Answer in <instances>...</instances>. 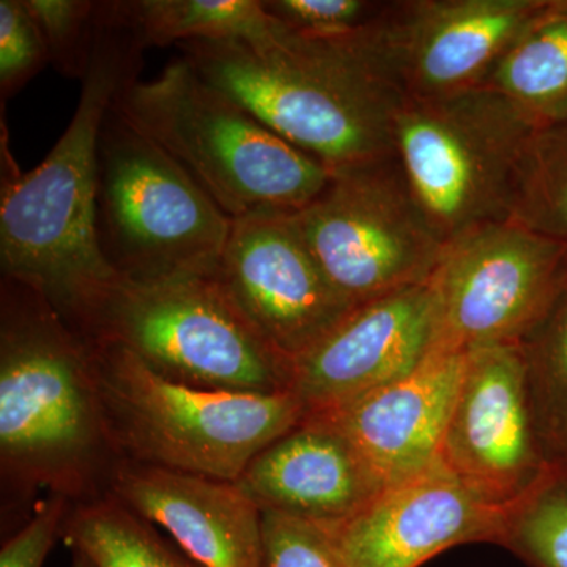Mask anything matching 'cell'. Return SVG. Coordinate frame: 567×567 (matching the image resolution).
<instances>
[{"label":"cell","mask_w":567,"mask_h":567,"mask_svg":"<svg viewBox=\"0 0 567 567\" xmlns=\"http://www.w3.org/2000/svg\"><path fill=\"white\" fill-rule=\"evenodd\" d=\"M81 336L121 346L183 385L262 394L292 388V361L265 341L213 276L117 282Z\"/></svg>","instance_id":"52a82bcc"},{"label":"cell","mask_w":567,"mask_h":567,"mask_svg":"<svg viewBox=\"0 0 567 567\" xmlns=\"http://www.w3.org/2000/svg\"><path fill=\"white\" fill-rule=\"evenodd\" d=\"M440 347L431 279L353 308L293 361L290 391L306 415H320L410 374Z\"/></svg>","instance_id":"5bb4252c"},{"label":"cell","mask_w":567,"mask_h":567,"mask_svg":"<svg viewBox=\"0 0 567 567\" xmlns=\"http://www.w3.org/2000/svg\"><path fill=\"white\" fill-rule=\"evenodd\" d=\"M144 47L122 3L99 2L91 65L61 140L29 173L7 162L0 196V270L35 287L78 333L121 282L95 234L96 153L107 112L140 81Z\"/></svg>","instance_id":"7a4b0ae2"},{"label":"cell","mask_w":567,"mask_h":567,"mask_svg":"<svg viewBox=\"0 0 567 567\" xmlns=\"http://www.w3.org/2000/svg\"><path fill=\"white\" fill-rule=\"evenodd\" d=\"M293 218L328 282L353 308L431 281L445 251L395 155L331 173Z\"/></svg>","instance_id":"9c48e42d"},{"label":"cell","mask_w":567,"mask_h":567,"mask_svg":"<svg viewBox=\"0 0 567 567\" xmlns=\"http://www.w3.org/2000/svg\"><path fill=\"white\" fill-rule=\"evenodd\" d=\"M115 110L181 164L230 219L297 212L331 173L219 91L185 59L117 96Z\"/></svg>","instance_id":"277c9868"},{"label":"cell","mask_w":567,"mask_h":567,"mask_svg":"<svg viewBox=\"0 0 567 567\" xmlns=\"http://www.w3.org/2000/svg\"><path fill=\"white\" fill-rule=\"evenodd\" d=\"M123 458L87 339L20 279H0V499L3 522L32 516L39 492L74 503L110 495Z\"/></svg>","instance_id":"6da1fadb"},{"label":"cell","mask_w":567,"mask_h":567,"mask_svg":"<svg viewBox=\"0 0 567 567\" xmlns=\"http://www.w3.org/2000/svg\"><path fill=\"white\" fill-rule=\"evenodd\" d=\"M111 495L203 567H262V511L234 481L123 461Z\"/></svg>","instance_id":"e0dca14e"},{"label":"cell","mask_w":567,"mask_h":567,"mask_svg":"<svg viewBox=\"0 0 567 567\" xmlns=\"http://www.w3.org/2000/svg\"><path fill=\"white\" fill-rule=\"evenodd\" d=\"M233 219L112 104L96 153L95 234L122 281L212 276Z\"/></svg>","instance_id":"8992f818"},{"label":"cell","mask_w":567,"mask_h":567,"mask_svg":"<svg viewBox=\"0 0 567 567\" xmlns=\"http://www.w3.org/2000/svg\"><path fill=\"white\" fill-rule=\"evenodd\" d=\"M71 567H93L91 563L87 561L81 554L78 551H73V563H71Z\"/></svg>","instance_id":"f546056e"},{"label":"cell","mask_w":567,"mask_h":567,"mask_svg":"<svg viewBox=\"0 0 567 567\" xmlns=\"http://www.w3.org/2000/svg\"><path fill=\"white\" fill-rule=\"evenodd\" d=\"M235 483L260 511L323 527L354 516L383 488L350 440L317 416L264 447Z\"/></svg>","instance_id":"ac0fdd59"},{"label":"cell","mask_w":567,"mask_h":567,"mask_svg":"<svg viewBox=\"0 0 567 567\" xmlns=\"http://www.w3.org/2000/svg\"><path fill=\"white\" fill-rule=\"evenodd\" d=\"M39 25L50 63L71 80H84L91 65L99 2L22 0Z\"/></svg>","instance_id":"d4e9b609"},{"label":"cell","mask_w":567,"mask_h":567,"mask_svg":"<svg viewBox=\"0 0 567 567\" xmlns=\"http://www.w3.org/2000/svg\"><path fill=\"white\" fill-rule=\"evenodd\" d=\"M264 9L290 32L309 40L361 39L374 29L386 2L368 0H262Z\"/></svg>","instance_id":"484cf974"},{"label":"cell","mask_w":567,"mask_h":567,"mask_svg":"<svg viewBox=\"0 0 567 567\" xmlns=\"http://www.w3.org/2000/svg\"><path fill=\"white\" fill-rule=\"evenodd\" d=\"M567 279V244L505 219L447 241L434 276L442 347L518 344Z\"/></svg>","instance_id":"30bf717a"},{"label":"cell","mask_w":567,"mask_h":567,"mask_svg":"<svg viewBox=\"0 0 567 567\" xmlns=\"http://www.w3.org/2000/svg\"><path fill=\"white\" fill-rule=\"evenodd\" d=\"M375 29L361 39L320 41L279 22L260 43L200 40L178 50L205 81L338 173L395 155L394 118L405 96L380 62Z\"/></svg>","instance_id":"3957f363"},{"label":"cell","mask_w":567,"mask_h":567,"mask_svg":"<svg viewBox=\"0 0 567 567\" xmlns=\"http://www.w3.org/2000/svg\"><path fill=\"white\" fill-rule=\"evenodd\" d=\"M70 507L71 502L61 495H47L37 503L32 516L0 548V567H43L62 537Z\"/></svg>","instance_id":"f1b7e54d"},{"label":"cell","mask_w":567,"mask_h":567,"mask_svg":"<svg viewBox=\"0 0 567 567\" xmlns=\"http://www.w3.org/2000/svg\"><path fill=\"white\" fill-rule=\"evenodd\" d=\"M511 219L567 244V121L533 134Z\"/></svg>","instance_id":"603a6c76"},{"label":"cell","mask_w":567,"mask_h":567,"mask_svg":"<svg viewBox=\"0 0 567 567\" xmlns=\"http://www.w3.org/2000/svg\"><path fill=\"white\" fill-rule=\"evenodd\" d=\"M262 567H347L322 525L262 511Z\"/></svg>","instance_id":"83f0119b"},{"label":"cell","mask_w":567,"mask_h":567,"mask_svg":"<svg viewBox=\"0 0 567 567\" xmlns=\"http://www.w3.org/2000/svg\"><path fill=\"white\" fill-rule=\"evenodd\" d=\"M464 350L440 347L415 371L320 415L357 447L383 487L440 462L462 379Z\"/></svg>","instance_id":"2e32d148"},{"label":"cell","mask_w":567,"mask_h":567,"mask_svg":"<svg viewBox=\"0 0 567 567\" xmlns=\"http://www.w3.org/2000/svg\"><path fill=\"white\" fill-rule=\"evenodd\" d=\"M499 544L535 567H567V465L555 462L507 511Z\"/></svg>","instance_id":"cb8c5ba5"},{"label":"cell","mask_w":567,"mask_h":567,"mask_svg":"<svg viewBox=\"0 0 567 567\" xmlns=\"http://www.w3.org/2000/svg\"><path fill=\"white\" fill-rule=\"evenodd\" d=\"M537 126L492 89L405 99L394 152L413 196L447 241L511 219L525 153Z\"/></svg>","instance_id":"ba28073f"},{"label":"cell","mask_w":567,"mask_h":567,"mask_svg":"<svg viewBox=\"0 0 567 567\" xmlns=\"http://www.w3.org/2000/svg\"><path fill=\"white\" fill-rule=\"evenodd\" d=\"M518 344L540 439L551 461L567 465V279Z\"/></svg>","instance_id":"7402d4cb"},{"label":"cell","mask_w":567,"mask_h":567,"mask_svg":"<svg viewBox=\"0 0 567 567\" xmlns=\"http://www.w3.org/2000/svg\"><path fill=\"white\" fill-rule=\"evenodd\" d=\"M62 539L93 567H203L111 494L71 505Z\"/></svg>","instance_id":"ffe728a7"},{"label":"cell","mask_w":567,"mask_h":567,"mask_svg":"<svg viewBox=\"0 0 567 567\" xmlns=\"http://www.w3.org/2000/svg\"><path fill=\"white\" fill-rule=\"evenodd\" d=\"M122 9L145 48L200 40L260 43L279 25L262 0H122Z\"/></svg>","instance_id":"44dd1931"},{"label":"cell","mask_w":567,"mask_h":567,"mask_svg":"<svg viewBox=\"0 0 567 567\" xmlns=\"http://www.w3.org/2000/svg\"><path fill=\"white\" fill-rule=\"evenodd\" d=\"M547 0L386 2L375 47L405 99L480 87Z\"/></svg>","instance_id":"4fadbf2b"},{"label":"cell","mask_w":567,"mask_h":567,"mask_svg":"<svg viewBox=\"0 0 567 567\" xmlns=\"http://www.w3.org/2000/svg\"><path fill=\"white\" fill-rule=\"evenodd\" d=\"M483 85L516 104L537 128L567 121V0H547Z\"/></svg>","instance_id":"d6986e66"},{"label":"cell","mask_w":567,"mask_h":567,"mask_svg":"<svg viewBox=\"0 0 567 567\" xmlns=\"http://www.w3.org/2000/svg\"><path fill=\"white\" fill-rule=\"evenodd\" d=\"M91 342L104 415L123 461L237 481L306 415L292 393H233L156 374L121 346Z\"/></svg>","instance_id":"5b68a950"},{"label":"cell","mask_w":567,"mask_h":567,"mask_svg":"<svg viewBox=\"0 0 567 567\" xmlns=\"http://www.w3.org/2000/svg\"><path fill=\"white\" fill-rule=\"evenodd\" d=\"M506 514L439 462L324 528L347 567H420L461 544H499Z\"/></svg>","instance_id":"9a60e30c"},{"label":"cell","mask_w":567,"mask_h":567,"mask_svg":"<svg viewBox=\"0 0 567 567\" xmlns=\"http://www.w3.org/2000/svg\"><path fill=\"white\" fill-rule=\"evenodd\" d=\"M212 276L265 341L292 363L353 309L328 282L293 212L233 219Z\"/></svg>","instance_id":"7c38bea8"},{"label":"cell","mask_w":567,"mask_h":567,"mask_svg":"<svg viewBox=\"0 0 567 567\" xmlns=\"http://www.w3.org/2000/svg\"><path fill=\"white\" fill-rule=\"evenodd\" d=\"M440 462L505 511L555 464L537 429L520 344L470 350Z\"/></svg>","instance_id":"8fae6325"},{"label":"cell","mask_w":567,"mask_h":567,"mask_svg":"<svg viewBox=\"0 0 567 567\" xmlns=\"http://www.w3.org/2000/svg\"><path fill=\"white\" fill-rule=\"evenodd\" d=\"M50 63L47 44L22 0H0V95H17Z\"/></svg>","instance_id":"4316f807"}]
</instances>
